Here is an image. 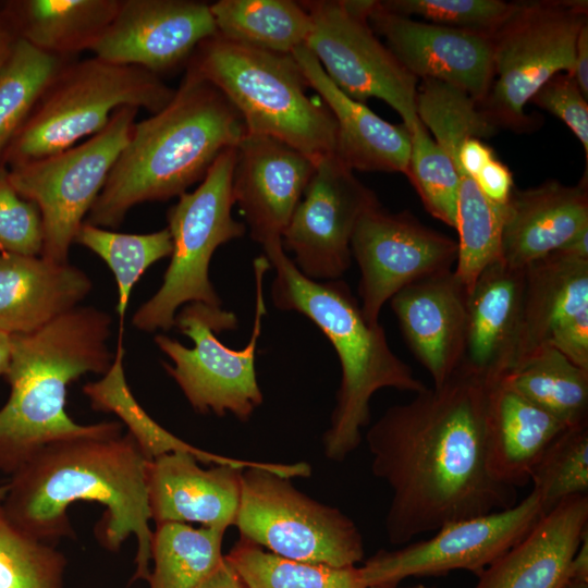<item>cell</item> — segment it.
<instances>
[{
    "instance_id": "obj_50",
    "label": "cell",
    "mask_w": 588,
    "mask_h": 588,
    "mask_svg": "<svg viewBox=\"0 0 588 588\" xmlns=\"http://www.w3.org/2000/svg\"><path fill=\"white\" fill-rule=\"evenodd\" d=\"M11 335L0 332V376H4L10 362Z\"/></svg>"
},
{
    "instance_id": "obj_46",
    "label": "cell",
    "mask_w": 588,
    "mask_h": 588,
    "mask_svg": "<svg viewBox=\"0 0 588 588\" xmlns=\"http://www.w3.org/2000/svg\"><path fill=\"white\" fill-rule=\"evenodd\" d=\"M195 588H246V586L223 556L217 568Z\"/></svg>"
},
{
    "instance_id": "obj_36",
    "label": "cell",
    "mask_w": 588,
    "mask_h": 588,
    "mask_svg": "<svg viewBox=\"0 0 588 588\" xmlns=\"http://www.w3.org/2000/svg\"><path fill=\"white\" fill-rule=\"evenodd\" d=\"M71 59L38 50L20 39L0 69V163L41 94Z\"/></svg>"
},
{
    "instance_id": "obj_32",
    "label": "cell",
    "mask_w": 588,
    "mask_h": 588,
    "mask_svg": "<svg viewBox=\"0 0 588 588\" xmlns=\"http://www.w3.org/2000/svg\"><path fill=\"white\" fill-rule=\"evenodd\" d=\"M500 380L566 428L588 424V370L554 347H540Z\"/></svg>"
},
{
    "instance_id": "obj_45",
    "label": "cell",
    "mask_w": 588,
    "mask_h": 588,
    "mask_svg": "<svg viewBox=\"0 0 588 588\" xmlns=\"http://www.w3.org/2000/svg\"><path fill=\"white\" fill-rule=\"evenodd\" d=\"M571 75L584 96L588 98V23L583 26L578 34Z\"/></svg>"
},
{
    "instance_id": "obj_33",
    "label": "cell",
    "mask_w": 588,
    "mask_h": 588,
    "mask_svg": "<svg viewBox=\"0 0 588 588\" xmlns=\"http://www.w3.org/2000/svg\"><path fill=\"white\" fill-rule=\"evenodd\" d=\"M225 530L176 522L157 524L150 546L149 588H195L222 561Z\"/></svg>"
},
{
    "instance_id": "obj_44",
    "label": "cell",
    "mask_w": 588,
    "mask_h": 588,
    "mask_svg": "<svg viewBox=\"0 0 588 588\" xmlns=\"http://www.w3.org/2000/svg\"><path fill=\"white\" fill-rule=\"evenodd\" d=\"M473 179L489 199L500 205L507 203L514 188L512 172L497 158L490 160Z\"/></svg>"
},
{
    "instance_id": "obj_11",
    "label": "cell",
    "mask_w": 588,
    "mask_h": 588,
    "mask_svg": "<svg viewBox=\"0 0 588 588\" xmlns=\"http://www.w3.org/2000/svg\"><path fill=\"white\" fill-rule=\"evenodd\" d=\"M587 23V0L514 1L491 35L494 76L479 103L498 130H531L526 105L553 75L572 73L577 37Z\"/></svg>"
},
{
    "instance_id": "obj_40",
    "label": "cell",
    "mask_w": 588,
    "mask_h": 588,
    "mask_svg": "<svg viewBox=\"0 0 588 588\" xmlns=\"http://www.w3.org/2000/svg\"><path fill=\"white\" fill-rule=\"evenodd\" d=\"M543 514L564 499L588 491V424L566 428L547 449L530 476Z\"/></svg>"
},
{
    "instance_id": "obj_22",
    "label": "cell",
    "mask_w": 588,
    "mask_h": 588,
    "mask_svg": "<svg viewBox=\"0 0 588 588\" xmlns=\"http://www.w3.org/2000/svg\"><path fill=\"white\" fill-rule=\"evenodd\" d=\"M189 453L149 461L148 505L156 525L199 523L226 529L234 525L241 500L242 470L231 465L204 469Z\"/></svg>"
},
{
    "instance_id": "obj_18",
    "label": "cell",
    "mask_w": 588,
    "mask_h": 588,
    "mask_svg": "<svg viewBox=\"0 0 588 588\" xmlns=\"http://www.w3.org/2000/svg\"><path fill=\"white\" fill-rule=\"evenodd\" d=\"M543 346L588 370V260L554 252L525 268L513 368Z\"/></svg>"
},
{
    "instance_id": "obj_47",
    "label": "cell",
    "mask_w": 588,
    "mask_h": 588,
    "mask_svg": "<svg viewBox=\"0 0 588 588\" xmlns=\"http://www.w3.org/2000/svg\"><path fill=\"white\" fill-rule=\"evenodd\" d=\"M17 40L19 36L10 16L4 10L0 11V69Z\"/></svg>"
},
{
    "instance_id": "obj_41",
    "label": "cell",
    "mask_w": 588,
    "mask_h": 588,
    "mask_svg": "<svg viewBox=\"0 0 588 588\" xmlns=\"http://www.w3.org/2000/svg\"><path fill=\"white\" fill-rule=\"evenodd\" d=\"M380 8L406 17L492 35L511 13L514 2L502 0H381Z\"/></svg>"
},
{
    "instance_id": "obj_52",
    "label": "cell",
    "mask_w": 588,
    "mask_h": 588,
    "mask_svg": "<svg viewBox=\"0 0 588 588\" xmlns=\"http://www.w3.org/2000/svg\"><path fill=\"white\" fill-rule=\"evenodd\" d=\"M366 588H434V587H429V586L419 584L412 587H397L396 585V586H371V587H366Z\"/></svg>"
},
{
    "instance_id": "obj_12",
    "label": "cell",
    "mask_w": 588,
    "mask_h": 588,
    "mask_svg": "<svg viewBox=\"0 0 588 588\" xmlns=\"http://www.w3.org/2000/svg\"><path fill=\"white\" fill-rule=\"evenodd\" d=\"M138 110L119 108L100 132L84 142L9 169L16 192L40 212L44 258L69 261L75 236L127 143Z\"/></svg>"
},
{
    "instance_id": "obj_35",
    "label": "cell",
    "mask_w": 588,
    "mask_h": 588,
    "mask_svg": "<svg viewBox=\"0 0 588 588\" xmlns=\"http://www.w3.org/2000/svg\"><path fill=\"white\" fill-rule=\"evenodd\" d=\"M74 243L98 255L112 271L118 289L115 310L122 332L132 289L150 266L172 253L168 228L145 234H127L83 222Z\"/></svg>"
},
{
    "instance_id": "obj_2",
    "label": "cell",
    "mask_w": 588,
    "mask_h": 588,
    "mask_svg": "<svg viewBox=\"0 0 588 588\" xmlns=\"http://www.w3.org/2000/svg\"><path fill=\"white\" fill-rule=\"evenodd\" d=\"M147 460L130 433L88 436L48 444L11 475L2 507L34 538L56 544L74 538L68 509L77 501L102 504L99 542L117 552L137 540L132 580L150 576L152 530Z\"/></svg>"
},
{
    "instance_id": "obj_16",
    "label": "cell",
    "mask_w": 588,
    "mask_h": 588,
    "mask_svg": "<svg viewBox=\"0 0 588 588\" xmlns=\"http://www.w3.org/2000/svg\"><path fill=\"white\" fill-rule=\"evenodd\" d=\"M379 203L335 155L315 172L282 234L284 250L307 278L339 280L352 261L351 240L360 217Z\"/></svg>"
},
{
    "instance_id": "obj_39",
    "label": "cell",
    "mask_w": 588,
    "mask_h": 588,
    "mask_svg": "<svg viewBox=\"0 0 588 588\" xmlns=\"http://www.w3.org/2000/svg\"><path fill=\"white\" fill-rule=\"evenodd\" d=\"M411 133V155L406 176L425 209L455 229L458 173L450 152L439 145L419 120Z\"/></svg>"
},
{
    "instance_id": "obj_5",
    "label": "cell",
    "mask_w": 588,
    "mask_h": 588,
    "mask_svg": "<svg viewBox=\"0 0 588 588\" xmlns=\"http://www.w3.org/2000/svg\"><path fill=\"white\" fill-rule=\"evenodd\" d=\"M262 248L274 269L273 306L307 317L339 357L341 383L323 448L329 460L342 462L362 441V429L370 422V400L377 391L393 388L416 394L427 387L391 350L382 326L367 322L347 283L307 278L286 255L281 241Z\"/></svg>"
},
{
    "instance_id": "obj_38",
    "label": "cell",
    "mask_w": 588,
    "mask_h": 588,
    "mask_svg": "<svg viewBox=\"0 0 588 588\" xmlns=\"http://www.w3.org/2000/svg\"><path fill=\"white\" fill-rule=\"evenodd\" d=\"M65 555L22 530L0 503V588H65Z\"/></svg>"
},
{
    "instance_id": "obj_53",
    "label": "cell",
    "mask_w": 588,
    "mask_h": 588,
    "mask_svg": "<svg viewBox=\"0 0 588 588\" xmlns=\"http://www.w3.org/2000/svg\"><path fill=\"white\" fill-rule=\"evenodd\" d=\"M7 491H8V485L4 483V485H1L0 486V503H2L5 494H7Z\"/></svg>"
},
{
    "instance_id": "obj_34",
    "label": "cell",
    "mask_w": 588,
    "mask_h": 588,
    "mask_svg": "<svg viewBox=\"0 0 588 588\" xmlns=\"http://www.w3.org/2000/svg\"><path fill=\"white\" fill-rule=\"evenodd\" d=\"M458 173L456 228L457 258L453 273L467 291L480 273L502 260L501 237L505 205L489 199L476 181L455 164Z\"/></svg>"
},
{
    "instance_id": "obj_9",
    "label": "cell",
    "mask_w": 588,
    "mask_h": 588,
    "mask_svg": "<svg viewBox=\"0 0 588 588\" xmlns=\"http://www.w3.org/2000/svg\"><path fill=\"white\" fill-rule=\"evenodd\" d=\"M270 268L264 255L254 260L255 317L250 338L243 348H230L217 336L236 329L235 314L204 303L186 304L175 316L174 327L193 341V347L166 334L155 336L156 345L173 363H163L164 370L197 413L217 416L230 413L246 421L262 403L255 357L267 314L264 277Z\"/></svg>"
},
{
    "instance_id": "obj_30",
    "label": "cell",
    "mask_w": 588,
    "mask_h": 588,
    "mask_svg": "<svg viewBox=\"0 0 588 588\" xmlns=\"http://www.w3.org/2000/svg\"><path fill=\"white\" fill-rule=\"evenodd\" d=\"M122 333L113 362L100 380L88 382L83 393L88 397L95 411L115 414L127 433L135 440L144 456L151 461L170 453H189L199 462L215 465H231L240 469L264 466L265 462L241 461L200 450L177 438L159 425L139 405L125 379Z\"/></svg>"
},
{
    "instance_id": "obj_29",
    "label": "cell",
    "mask_w": 588,
    "mask_h": 588,
    "mask_svg": "<svg viewBox=\"0 0 588 588\" xmlns=\"http://www.w3.org/2000/svg\"><path fill=\"white\" fill-rule=\"evenodd\" d=\"M121 0H16L3 9L20 39L72 59L90 50L114 19Z\"/></svg>"
},
{
    "instance_id": "obj_26",
    "label": "cell",
    "mask_w": 588,
    "mask_h": 588,
    "mask_svg": "<svg viewBox=\"0 0 588 588\" xmlns=\"http://www.w3.org/2000/svg\"><path fill=\"white\" fill-rule=\"evenodd\" d=\"M292 56L309 87L330 110L336 124L335 156L353 172H396L406 174L411 155V133L377 115L364 102L343 93L326 74L306 46Z\"/></svg>"
},
{
    "instance_id": "obj_25",
    "label": "cell",
    "mask_w": 588,
    "mask_h": 588,
    "mask_svg": "<svg viewBox=\"0 0 588 588\" xmlns=\"http://www.w3.org/2000/svg\"><path fill=\"white\" fill-rule=\"evenodd\" d=\"M586 530L588 495L564 499L485 568L474 588H560Z\"/></svg>"
},
{
    "instance_id": "obj_42",
    "label": "cell",
    "mask_w": 588,
    "mask_h": 588,
    "mask_svg": "<svg viewBox=\"0 0 588 588\" xmlns=\"http://www.w3.org/2000/svg\"><path fill=\"white\" fill-rule=\"evenodd\" d=\"M42 245L44 229L37 206L16 192L9 169L0 163V254L38 256Z\"/></svg>"
},
{
    "instance_id": "obj_51",
    "label": "cell",
    "mask_w": 588,
    "mask_h": 588,
    "mask_svg": "<svg viewBox=\"0 0 588 588\" xmlns=\"http://www.w3.org/2000/svg\"><path fill=\"white\" fill-rule=\"evenodd\" d=\"M560 588H588V581L567 578Z\"/></svg>"
},
{
    "instance_id": "obj_15",
    "label": "cell",
    "mask_w": 588,
    "mask_h": 588,
    "mask_svg": "<svg viewBox=\"0 0 588 588\" xmlns=\"http://www.w3.org/2000/svg\"><path fill=\"white\" fill-rule=\"evenodd\" d=\"M351 253L360 270L358 292L367 322L379 323L383 305L406 285L453 270L457 242L409 211L390 212L380 204L358 220Z\"/></svg>"
},
{
    "instance_id": "obj_6",
    "label": "cell",
    "mask_w": 588,
    "mask_h": 588,
    "mask_svg": "<svg viewBox=\"0 0 588 588\" xmlns=\"http://www.w3.org/2000/svg\"><path fill=\"white\" fill-rule=\"evenodd\" d=\"M218 88L243 119L246 134L269 136L315 163L335 155L336 124L324 102L306 94L307 81L292 54L226 39H205L187 66Z\"/></svg>"
},
{
    "instance_id": "obj_43",
    "label": "cell",
    "mask_w": 588,
    "mask_h": 588,
    "mask_svg": "<svg viewBox=\"0 0 588 588\" xmlns=\"http://www.w3.org/2000/svg\"><path fill=\"white\" fill-rule=\"evenodd\" d=\"M587 99L574 77L566 72H561L544 83L530 100L568 126L585 150L586 162L588 160Z\"/></svg>"
},
{
    "instance_id": "obj_8",
    "label": "cell",
    "mask_w": 588,
    "mask_h": 588,
    "mask_svg": "<svg viewBox=\"0 0 588 588\" xmlns=\"http://www.w3.org/2000/svg\"><path fill=\"white\" fill-rule=\"evenodd\" d=\"M311 468L267 463L241 475V500L234 525L243 538L290 560L332 567L355 566L364 558L356 524L339 509L298 491L294 477H309Z\"/></svg>"
},
{
    "instance_id": "obj_24",
    "label": "cell",
    "mask_w": 588,
    "mask_h": 588,
    "mask_svg": "<svg viewBox=\"0 0 588 588\" xmlns=\"http://www.w3.org/2000/svg\"><path fill=\"white\" fill-rule=\"evenodd\" d=\"M525 291V268L503 260L488 266L467 294L461 366L494 383L515 364Z\"/></svg>"
},
{
    "instance_id": "obj_4",
    "label": "cell",
    "mask_w": 588,
    "mask_h": 588,
    "mask_svg": "<svg viewBox=\"0 0 588 588\" xmlns=\"http://www.w3.org/2000/svg\"><path fill=\"white\" fill-rule=\"evenodd\" d=\"M245 135L233 105L186 68L170 102L135 123L84 222L117 229L134 206L180 197Z\"/></svg>"
},
{
    "instance_id": "obj_23",
    "label": "cell",
    "mask_w": 588,
    "mask_h": 588,
    "mask_svg": "<svg viewBox=\"0 0 588 588\" xmlns=\"http://www.w3.org/2000/svg\"><path fill=\"white\" fill-rule=\"evenodd\" d=\"M588 228V179L576 185L556 180L526 189L513 188L505 205L502 260L524 269Z\"/></svg>"
},
{
    "instance_id": "obj_20",
    "label": "cell",
    "mask_w": 588,
    "mask_h": 588,
    "mask_svg": "<svg viewBox=\"0 0 588 588\" xmlns=\"http://www.w3.org/2000/svg\"><path fill=\"white\" fill-rule=\"evenodd\" d=\"M316 163L287 144L269 136L246 134L236 147L232 194L261 246L282 241Z\"/></svg>"
},
{
    "instance_id": "obj_27",
    "label": "cell",
    "mask_w": 588,
    "mask_h": 588,
    "mask_svg": "<svg viewBox=\"0 0 588 588\" xmlns=\"http://www.w3.org/2000/svg\"><path fill=\"white\" fill-rule=\"evenodd\" d=\"M91 289L88 274L69 261L0 254V332L36 331L79 306Z\"/></svg>"
},
{
    "instance_id": "obj_21",
    "label": "cell",
    "mask_w": 588,
    "mask_h": 588,
    "mask_svg": "<svg viewBox=\"0 0 588 588\" xmlns=\"http://www.w3.org/2000/svg\"><path fill=\"white\" fill-rule=\"evenodd\" d=\"M389 302L409 350L433 387L442 385L463 362L467 291L450 270L406 285Z\"/></svg>"
},
{
    "instance_id": "obj_1",
    "label": "cell",
    "mask_w": 588,
    "mask_h": 588,
    "mask_svg": "<svg viewBox=\"0 0 588 588\" xmlns=\"http://www.w3.org/2000/svg\"><path fill=\"white\" fill-rule=\"evenodd\" d=\"M490 384L460 366L368 429L371 471L391 491L384 528L392 544L516 504V489L493 480L487 467Z\"/></svg>"
},
{
    "instance_id": "obj_10",
    "label": "cell",
    "mask_w": 588,
    "mask_h": 588,
    "mask_svg": "<svg viewBox=\"0 0 588 588\" xmlns=\"http://www.w3.org/2000/svg\"><path fill=\"white\" fill-rule=\"evenodd\" d=\"M236 147L221 152L193 192H186L167 212L172 238L170 264L159 290L135 311L132 324L140 331L174 328L180 307L189 303L221 306L209 279L217 248L242 237L246 225L232 216V173Z\"/></svg>"
},
{
    "instance_id": "obj_28",
    "label": "cell",
    "mask_w": 588,
    "mask_h": 588,
    "mask_svg": "<svg viewBox=\"0 0 588 588\" xmlns=\"http://www.w3.org/2000/svg\"><path fill=\"white\" fill-rule=\"evenodd\" d=\"M565 429L561 421L503 381L491 383L485 426L491 478L514 489L524 487L530 482L547 449Z\"/></svg>"
},
{
    "instance_id": "obj_19",
    "label": "cell",
    "mask_w": 588,
    "mask_h": 588,
    "mask_svg": "<svg viewBox=\"0 0 588 588\" xmlns=\"http://www.w3.org/2000/svg\"><path fill=\"white\" fill-rule=\"evenodd\" d=\"M369 24L417 79H436L483 101L493 82L491 36L391 13L373 2Z\"/></svg>"
},
{
    "instance_id": "obj_7",
    "label": "cell",
    "mask_w": 588,
    "mask_h": 588,
    "mask_svg": "<svg viewBox=\"0 0 588 588\" xmlns=\"http://www.w3.org/2000/svg\"><path fill=\"white\" fill-rule=\"evenodd\" d=\"M174 93L159 75L135 65L95 56L71 59L41 94L2 163L12 168L69 149L100 132L119 108L156 113Z\"/></svg>"
},
{
    "instance_id": "obj_14",
    "label": "cell",
    "mask_w": 588,
    "mask_h": 588,
    "mask_svg": "<svg viewBox=\"0 0 588 588\" xmlns=\"http://www.w3.org/2000/svg\"><path fill=\"white\" fill-rule=\"evenodd\" d=\"M532 490L519 503L443 525L429 539L395 550H379L358 567L364 587L396 586L408 577L464 569L480 575L542 517Z\"/></svg>"
},
{
    "instance_id": "obj_31",
    "label": "cell",
    "mask_w": 588,
    "mask_h": 588,
    "mask_svg": "<svg viewBox=\"0 0 588 588\" xmlns=\"http://www.w3.org/2000/svg\"><path fill=\"white\" fill-rule=\"evenodd\" d=\"M210 11L218 35L277 53L292 54L311 32L310 15L301 1L220 0Z\"/></svg>"
},
{
    "instance_id": "obj_3",
    "label": "cell",
    "mask_w": 588,
    "mask_h": 588,
    "mask_svg": "<svg viewBox=\"0 0 588 588\" xmlns=\"http://www.w3.org/2000/svg\"><path fill=\"white\" fill-rule=\"evenodd\" d=\"M111 328L107 311L77 306L36 331L11 335L3 376L10 394L0 407V473L12 475L57 441L122 433L121 421L79 425L65 409L71 382L109 370Z\"/></svg>"
},
{
    "instance_id": "obj_13",
    "label": "cell",
    "mask_w": 588,
    "mask_h": 588,
    "mask_svg": "<svg viewBox=\"0 0 588 588\" xmlns=\"http://www.w3.org/2000/svg\"><path fill=\"white\" fill-rule=\"evenodd\" d=\"M375 0L301 1L311 19L305 46L329 78L351 98L387 102L411 131L418 79L382 44L369 24Z\"/></svg>"
},
{
    "instance_id": "obj_37",
    "label": "cell",
    "mask_w": 588,
    "mask_h": 588,
    "mask_svg": "<svg viewBox=\"0 0 588 588\" xmlns=\"http://www.w3.org/2000/svg\"><path fill=\"white\" fill-rule=\"evenodd\" d=\"M246 588H365L358 567H332L282 558L248 541L225 556Z\"/></svg>"
},
{
    "instance_id": "obj_49",
    "label": "cell",
    "mask_w": 588,
    "mask_h": 588,
    "mask_svg": "<svg viewBox=\"0 0 588 588\" xmlns=\"http://www.w3.org/2000/svg\"><path fill=\"white\" fill-rule=\"evenodd\" d=\"M556 252L576 259L588 260V228L579 232Z\"/></svg>"
},
{
    "instance_id": "obj_48",
    "label": "cell",
    "mask_w": 588,
    "mask_h": 588,
    "mask_svg": "<svg viewBox=\"0 0 588 588\" xmlns=\"http://www.w3.org/2000/svg\"><path fill=\"white\" fill-rule=\"evenodd\" d=\"M567 578L588 581V530L585 531L581 541L572 558Z\"/></svg>"
},
{
    "instance_id": "obj_17",
    "label": "cell",
    "mask_w": 588,
    "mask_h": 588,
    "mask_svg": "<svg viewBox=\"0 0 588 588\" xmlns=\"http://www.w3.org/2000/svg\"><path fill=\"white\" fill-rule=\"evenodd\" d=\"M217 34L210 4L189 0H121L91 52L108 62L135 65L160 76L188 61Z\"/></svg>"
}]
</instances>
